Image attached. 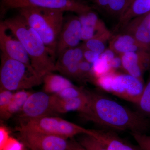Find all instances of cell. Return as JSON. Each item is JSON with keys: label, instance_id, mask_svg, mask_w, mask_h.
<instances>
[{"label": "cell", "instance_id": "1", "mask_svg": "<svg viewBox=\"0 0 150 150\" xmlns=\"http://www.w3.org/2000/svg\"><path fill=\"white\" fill-rule=\"evenodd\" d=\"M88 112L84 118L112 130L144 133L149 127L142 114L130 110L101 94L88 91Z\"/></svg>", "mask_w": 150, "mask_h": 150}, {"label": "cell", "instance_id": "2", "mask_svg": "<svg viewBox=\"0 0 150 150\" xmlns=\"http://www.w3.org/2000/svg\"><path fill=\"white\" fill-rule=\"evenodd\" d=\"M1 21L21 41L31 66L40 77L43 79L47 74L57 71L56 61L41 38L20 14Z\"/></svg>", "mask_w": 150, "mask_h": 150}, {"label": "cell", "instance_id": "3", "mask_svg": "<svg viewBox=\"0 0 150 150\" xmlns=\"http://www.w3.org/2000/svg\"><path fill=\"white\" fill-rule=\"evenodd\" d=\"M19 14L41 38L54 59L57 42L64 21V11L51 9L24 8Z\"/></svg>", "mask_w": 150, "mask_h": 150}, {"label": "cell", "instance_id": "4", "mask_svg": "<svg viewBox=\"0 0 150 150\" xmlns=\"http://www.w3.org/2000/svg\"><path fill=\"white\" fill-rule=\"evenodd\" d=\"M42 83L43 79L31 66L10 59L1 54V89L12 91L26 90Z\"/></svg>", "mask_w": 150, "mask_h": 150}, {"label": "cell", "instance_id": "5", "mask_svg": "<svg viewBox=\"0 0 150 150\" xmlns=\"http://www.w3.org/2000/svg\"><path fill=\"white\" fill-rule=\"evenodd\" d=\"M96 82L103 90L136 104L145 86L144 81L129 74H118L114 71L97 78Z\"/></svg>", "mask_w": 150, "mask_h": 150}, {"label": "cell", "instance_id": "6", "mask_svg": "<svg viewBox=\"0 0 150 150\" xmlns=\"http://www.w3.org/2000/svg\"><path fill=\"white\" fill-rule=\"evenodd\" d=\"M19 131H36L65 139H73L78 135H90L91 129H85L59 117L48 116L22 123Z\"/></svg>", "mask_w": 150, "mask_h": 150}, {"label": "cell", "instance_id": "7", "mask_svg": "<svg viewBox=\"0 0 150 150\" xmlns=\"http://www.w3.org/2000/svg\"><path fill=\"white\" fill-rule=\"evenodd\" d=\"M24 8L51 9L78 14L92 9L83 0H1V16L10 10Z\"/></svg>", "mask_w": 150, "mask_h": 150}, {"label": "cell", "instance_id": "8", "mask_svg": "<svg viewBox=\"0 0 150 150\" xmlns=\"http://www.w3.org/2000/svg\"><path fill=\"white\" fill-rule=\"evenodd\" d=\"M23 143L30 150H70L71 140L30 131H19Z\"/></svg>", "mask_w": 150, "mask_h": 150}, {"label": "cell", "instance_id": "9", "mask_svg": "<svg viewBox=\"0 0 150 150\" xmlns=\"http://www.w3.org/2000/svg\"><path fill=\"white\" fill-rule=\"evenodd\" d=\"M19 113L20 117L24 119L25 122L50 116L54 113L52 95L44 91L31 93Z\"/></svg>", "mask_w": 150, "mask_h": 150}, {"label": "cell", "instance_id": "10", "mask_svg": "<svg viewBox=\"0 0 150 150\" xmlns=\"http://www.w3.org/2000/svg\"><path fill=\"white\" fill-rule=\"evenodd\" d=\"M81 40V25L79 16L68 18L64 21L58 38L56 57L67 49L77 47Z\"/></svg>", "mask_w": 150, "mask_h": 150}, {"label": "cell", "instance_id": "11", "mask_svg": "<svg viewBox=\"0 0 150 150\" xmlns=\"http://www.w3.org/2000/svg\"><path fill=\"white\" fill-rule=\"evenodd\" d=\"M83 53V45L64 51L56 62L57 71L65 76L79 80V64L84 59Z\"/></svg>", "mask_w": 150, "mask_h": 150}, {"label": "cell", "instance_id": "12", "mask_svg": "<svg viewBox=\"0 0 150 150\" xmlns=\"http://www.w3.org/2000/svg\"><path fill=\"white\" fill-rule=\"evenodd\" d=\"M7 31V28L1 21L0 48L2 54L10 59L31 66L29 56L23 45L13 34L12 33V35L8 34Z\"/></svg>", "mask_w": 150, "mask_h": 150}, {"label": "cell", "instance_id": "13", "mask_svg": "<svg viewBox=\"0 0 150 150\" xmlns=\"http://www.w3.org/2000/svg\"><path fill=\"white\" fill-rule=\"evenodd\" d=\"M78 16L81 25L82 40L85 42L94 38H109V31L92 9L78 14Z\"/></svg>", "mask_w": 150, "mask_h": 150}, {"label": "cell", "instance_id": "14", "mask_svg": "<svg viewBox=\"0 0 150 150\" xmlns=\"http://www.w3.org/2000/svg\"><path fill=\"white\" fill-rule=\"evenodd\" d=\"M124 33L132 35L142 49L150 53V12L129 22Z\"/></svg>", "mask_w": 150, "mask_h": 150}, {"label": "cell", "instance_id": "15", "mask_svg": "<svg viewBox=\"0 0 150 150\" xmlns=\"http://www.w3.org/2000/svg\"><path fill=\"white\" fill-rule=\"evenodd\" d=\"M122 66L127 74L143 80V74L150 67V53L128 52L121 55Z\"/></svg>", "mask_w": 150, "mask_h": 150}, {"label": "cell", "instance_id": "16", "mask_svg": "<svg viewBox=\"0 0 150 150\" xmlns=\"http://www.w3.org/2000/svg\"><path fill=\"white\" fill-rule=\"evenodd\" d=\"M52 98L54 113L64 114L76 111L85 117L88 112L89 96L88 91L86 95L79 97L61 99L52 95Z\"/></svg>", "mask_w": 150, "mask_h": 150}, {"label": "cell", "instance_id": "17", "mask_svg": "<svg viewBox=\"0 0 150 150\" xmlns=\"http://www.w3.org/2000/svg\"><path fill=\"white\" fill-rule=\"evenodd\" d=\"M90 135L101 142L107 150H141L111 131L91 129Z\"/></svg>", "mask_w": 150, "mask_h": 150}, {"label": "cell", "instance_id": "18", "mask_svg": "<svg viewBox=\"0 0 150 150\" xmlns=\"http://www.w3.org/2000/svg\"><path fill=\"white\" fill-rule=\"evenodd\" d=\"M150 12V0H126L117 27L123 28L133 19Z\"/></svg>", "mask_w": 150, "mask_h": 150}, {"label": "cell", "instance_id": "19", "mask_svg": "<svg viewBox=\"0 0 150 150\" xmlns=\"http://www.w3.org/2000/svg\"><path fill=\"white\" fill-rule=\"evenodd\" d=\"M110 46L114 52L121 55L128 52H146L133 36L124 33L115 37L111 42Z\"/></svg>", "mask_w": 150, "mask_h": 150}, {"label": "cell", "instance_id": "20", "mask_svg": "<svg viewBox=\"0 0 150 150\" xmlns=\"http://www.w3.org/2000/svg\"><path fill=\"white\" fill-rule=\"evenodd\" d=\"M43 91L54 95L70 87L74 86L67 78L53 73L45 75L43 78Z\"/></svg>", "mask_w": 150, "mask_h": 150}, {"label": "cell", "instance_id": "21", "mask_svg": "<svg viewBox=\"0 0 150 150\" xmlns=\"http://www.w3.org/2000/svg\"><path fill=\"white\" fill-rule=\"evenodd\" d=\"M31 93V92L25 90L18 91L14 93L10 103L5 112L1 115V118L7 120L20 112Z\"/></svg>", "mask_w": 150, "mask_h": 150}, {"label": "cell", "instance_id": "22", "mask_svg": "<svg viewBox=\"0 0 150 150\" xmlns=\"http://www.w3.org/2000/svg\"><path fill=\"white\" fill-rule=\"evenodd\" d=\"M93 2L98 8L120 17L126 5V0H93Z\"/></svg>", "mask_w": 150, "mask_h": 150}, {"label": "cell", "instance_id": "23", "mask_svg": "<svg viewBox=\"0 0 150 150\" xmlns=\"http://www.w3.org/2000/svg\"><path fill=\"white\" fill-rule=\"evenodd\" d=\"M78 142L87 150H107L101 142L88 134H81Z\"/></svg>", "mask_w": 150, "mask_h": 150}, {"label": "cell", "instance_id": "24", "mask_svg": "<svg viewBox=\"0 0 150 150\" xmlns=\"http://www.w3.org/2000/svg\"><path fill=\"white\" fill-rule=\"evenodd\" d=\"M137 105L143 114L150 115V77Z\"/></svg>", "mask_w": 150, "mask_h": 150}, {"label": "cell", "instance_id": "25", "mask_svg": "<svg viewBox=\"0 0 150 150\" xmlns=\"http://www.w3.org/2000/svg\"><path fill=\"white\" fill-rule=\"evenodd\" d=\"M87 91L76 86L67 88L54 95L61 99H69L86 95Z\"/></svg>", "mask_w": 150, "mask_h": 150}, {"label": "cell", "instance_id": "26", "mask_svg": "<svg viewBox=\"0 0 150 150\" xmlns=\"http://www.w3.org/2000/svg\"><path fill=\"white\" fill-rule=\"evenodd\" d=\"M106 40L103 38H94L85 41L83 46L85 48L100 55L105 50V42Z\"/></svg>", "mask_w": 150, "mask_h": 150}, {"label": "cell", "instance_id": "27", "mask_svg": "<svg viewBox=\"0 0 150 150\" xmlns=\"http://www.w3.org/2000/svg\"><path fill=\"white\" fill-rule=\"evenodd\" d=\"M92 64L86 61L84 59L80 63L79 80L86 81L90 80L93 77Z\"/></svg>", "mask_w": 150, "mask_h": 150}, {"label": "cell", "instance_id": "28", "mask_svg": "<svg viewBox=\"0 0 150 150\" xmlns=\"http://www.w3.org/2000/svg\"><path fill=\"white\" fill-rule=\"evenodd\" d=\"M137 146L141 150H150V135L144 133H131Z\"/></svg>", "mask_w": 150, "mask_h": 150}, {"label": "cell", "instance_id": "29", "mask_svg": "<svg viewBox=\"0 0 150 150\" xmlns=\"http://www.w3.org/2000/svg\"><path fill=\"white\" fill-rule=\"evenodd\" d=\"M14 93L11 91L1 89L0 91V115L3 114L8 107L12 99Z\"/></svg>", "mask_w": 150, "mask_h": 150}, {"label": "cell", "instance_id": "30", "mask_svg": "<svg viewBox=\"0 0 150 150\" xmlns=\"http://www.w3.org/2000/svg\"><path fill=\"white\" fill-rule=\"evenodd\" d=\"M23 144L13 137H10L4 146L1 150H23Z\"/></svg>", "mask_w": 150, "mask_h": 150}, {"label": "cell", "instance_id": "31", "mask_svg": "<svg viewBox=\"0 0 150 150\" xmlns=\"http://www.w3.org/2000/svg\"><path fill=\"white\" fill-rule=\"evenodd\" d=\"M83 56L85 60L91 64H93L99 59L100 54L86 49L84 47Z\"/></svg>", "mask_w": 150, "mask_h": 150}, {"label": "cell", "instance_id": "32", "mask_svg": "<svg viewBox=\"0 0 150 150\" xmlns=\"http://www.w3.org/2000/svg\"><path fill=\"white\" fill-rule=\"evenodd\" d=\"M8 129L5 126H1L0 127V150H1L7 142L10 136Z\"/></svg>", "mask_w": 150, "mask_h": 150}, {"label": "cell", "instance_id": "33", "mask_svg": "<svg viewBox=\"0 0 150 150\" xmlns=\"http://www.w3.org/2000/svg\"><path fill=\"white\" fill-rule=\"evenodd\" d=\"M71 147L70 150H87L80 144L78 141H76L74 139L71 140Z\"/></svg>", "mask_w": 150, "mask_h": 150}, {"label": "cell", "instance_id": "34", "mask_svg": "<svg viewBox=\"0 0 150 150\" xmlns=\"http://www.w3.org/2000/svg\"><path fill=\"white\" fill-rule=\"evenodd\" d=\"M122 66V62L121 58L115 56L111 62V67L112 70L114 71V69H117Z\"/></svg>", "mask_w": 150, "mask_h": 150}, {"label": "cell", "instance_id": "35", "mask_svg": "<svg viewBox=\"0 0 150 150\" xmlns=\"http://www.w3.org/2000/svg\"><path fill=\"white\" fill-rule=\"evenodd\" d=\"M23 150H25L24 149H23Z\"/></svg>", "mask_w": 150, "mask_h": 150}]
</instances>
